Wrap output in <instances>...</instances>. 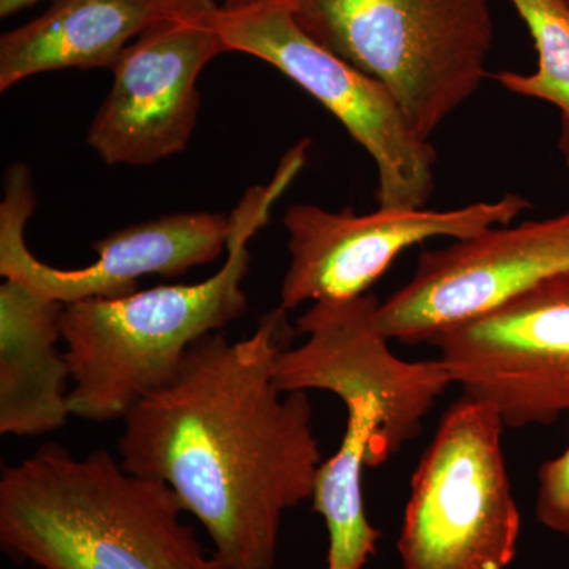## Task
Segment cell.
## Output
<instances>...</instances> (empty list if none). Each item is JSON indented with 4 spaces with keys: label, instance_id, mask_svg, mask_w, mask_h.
I'll return each instance as SVG.
<instances>
[{
    "label": "cell",
    "instance_id": "6da1fadb",
    "mask_svg": "<svg viewBox=\"0 0 569 569\" xmlns=\"http://www.w3.org/2000/svg\"><path fill=\"white\" fill-rule=\"evenodd\" d=\"M284 313L238 342L201 337L123 419V470L170 486L223 569H276L284 512L312 500L323 463L309 395L276 387Z\"/></svg>",
    "mask_w": 569,
    "mask_h": 569
},
{
    "label": "cell",
    "instance_id": "7a4b0ae2",
    "mask_svg": "<svg viewBox=\"0 0 569 569\" xmlns=\"http://www.w3.org/2000/svg\"><path fill=\"white\" fill-rule=\"evenodd\" d=\"M183 512L170 486L102 449L44 445L0 478V545L39 569H223Z\"/></svg>",
    "mask_w": 569,
    "mask_h": 569
},
{
    "label": "cell",
    "instance_id": "3957f363",
    "mask_svg": "<svg viewBox=\"0 0 569 569\" xmlns=\"http://www.w3.org/2000/svg\"><path fill=\"white\" fill-rule=\"evenodd\" d=\"M302 164L284 157L269 186L253 187L231 217L227 260L208 280L162 284L119 299H84L63 307L62 342L69 362V408L93 422L126 419L132 408L170 385L187 351L247 309L242 282L249 242Z\"/></svg>",
    "mask_w": 569,
    "mask_h": 569
},
{
    "label": "cell",
    "instance_id": "277c9868",
    "mask_svg": "<svg viewBox=\"0 0 569 569\" xmlns=\"http://www.w3.org/2000/svg\"><path fill=\"white\" fill-rule=\"evenodd\" d=\"M296 21L383 82L429 141L478 91L492 50L490 0H288Z\"/></svg>",
    "mask_w": 569,
    "mask_h": 569
},
{
    "label": "cell",
    "instance_id": "5b68a950",
    "mask_svg": "<svg viewBox=\"0 0 569 569\" xmlns=\"http://www.w3.org/2000/svg\"><path fill=\"white\" fill-rule=\"evenodd\" d=\"M505 425L489 403L462 396L438 426L411 478L397 539L403 569H507L518 552L520 512Z\"/></svg>",
    "mask_w": 569,
    "mask_h": 569
},
{
    "label": "cell",
    "instance_id": "8992f818",
    "mask_svg": "<svg viewBox=\"0 0 569 569\" xmlns=\"http://www.w3.org/2000/svg\"><path fill=\"white\" fill-rule=\"evenodd\" d=\"M211 20L227 52L253 56L282 71L372 157L378 208H426L436 190V149L415 132L383 82L312 39L288 0H261L239 9L219 6Z\"/></svg>",
    "mask_w": 569,
    "mask_h": 569
},
{
    "label": "cell",
    "instance_id": "52a82bcc",
    "mask_svg": "<svg viewBox=\"0 0 569 569\" xmlns=\"http://www.w3.org/2000/svg\"><path fill=\"white\" fill-rule=\"evenodd\" d=\"M452 385L505 427L550 425L569 411V272L432 340Z\"/></svg>",
    "mask_w": 569,
    "mask_h": 569
},
{
    "label": "cell",
    "instance_id": "ba28073f",
    "mask_svg": "<svg viewBox=\"0 0 569 569\" xmlns=\"http://www.w3.org/2000/svg\"><path fill=\"white\" fill-rule=\"evenodd\" d=\"M527 198L508 193L451 211L378 208L370 213L331 212L316 204H293L283 216L291 261L280 290L288 312L305 302L343 301L369 295L397 257L429 239L473 238L507 227L530 209Z\"/></svg>",
    "mask_w": 569,
    "mask_h": 569
},
{
    "label": "cell",
    "instance_id": "9c48e42d",
    "mask_svg": "<svg viewBox=\"0 0 569 569\" xmlns=\"http://www.w3.org/2000/svg\"><path fill=\"white\" fill-rule=\"evenodd\" d=\"M569 272V211L546 220L489 228L419 254L410 282L381 302L389 340L432 342L452 326L489 312Z\"/></svg>",
    "mask_w": 569,
    "mask_h": 569
},
{
    "label": "cell",
    "instance_id": "30bf717a",
    "mask_svg": "<svg viewBox=\"0 0 569 569\" xmlns=\"http://www.w3.org/2000/svg\"><path fill=\"white\" fill-rule=\"evenodd\" d=\"M36 208L32 176L17 163L6 176L0 204V276L20 280L52 301L71 305L84 299H119L137 293L141 277H179L212 263L227 252L231 217L219 212H181L159 217L93 244L96 263L59 269L41 263L28 249L24 228Z\"/></svg>",
    "mask_w": 569,
    "mask_h": 569
},
{
    "label": "cell",
    "instance_id": "8fae6325",
    "mask_svg": "<svg viewBox=\"0 0 569 569\" xmlns=\"http://www.w3.org/2000/svg\"><path fill=\"white\" fill-rule=\"evenodd\" d=\"M216 7L160 22L123 51L88 133L104 163L146 167L186 151L200 111L198 78L227 52Z\"/></svg>",
    "mask_w": 569,
    "mask_h": 569
},
{
    "label": "cell",
    "instance_id": "7c38bea8",
    "mask_svg": "<svg viewBox=\"0 0 569 569\" xmlns=\"http://www.w3.org/2000/svg\"><path fill=\"white\" fill-rule=\"evenodd\" d=\"M381 302L373 295L343 301L313 302L296 320L298 348L277 358L280 391H328L337 397L366 392L387 400L411 438L421 433L422 419L452 385L440 359L403 361L389 348L378 323Z\"/></svg>",
    "mask_w": 569,
    "mask_h": 569
},
{
    "label": "cell",
    "instance_id": "4fadbf2b",
    "mask_svg": "<svg viewBox=\"0 0 569 569\" xmlns=\"http://www.w3.org/2000/svg\"><path fill=\"white\" fill-rule=\"evenodd\" d=\"M216 6V0H52L43 14L0 39V91L44 71L112 70L153 26Z\"/></svg>",
    "mask_w": 569,
    "mask_h": 569
},
{
    "label": "cell",
    "instance_id": "5bb4252c",
    "mask_svg": "<svg viewBox=\"0 0 569 569\" xmlns=\"http://www.w3.org/2000/svg\"><path fill=\"white\" fill-rule=\"evenodd\" d=\"M62 302L20 282L0 287V433L37 437L70 417L69 362L59 350Z\"/></svg>",
    "mask_w": 569,
    "mask_h": 569
},
{
    "label": "cell",
    "instance_id": "9a60e30c",
    "mask_svg": "<svg viewBox=\"0 0 569 569\" xmlns=\"http://www.w3.org/2000/svg\"><path fill=\"white\" fill-rule=\"evenodd\" d=\"M526 22L538 69L535 73L498 71L493 80L507 91L559 108V149L569 171V0H509Z\"/></svg>",
    "mask_w": 569,
    "mask_h": 569
},
{
    "label": "cell",
    "instance_id": "2e32d148",
    "mask_svg": "<svg viewBox=\"0 0 569 569\" xmlns=\"http://www.w3.org/2000/svg\"><path fill=\"white\" fill-rule=\"evenodd\" d=\"M537 519L569 538V447L538 470Z\"/></svg>",
    "mask_w": 569,
    "mask_h": 569
},
{
    "label": "cell",
    "instance_id": "e0dca14e",
    "mask_svg": "<svg viewBox=\"0 0 569 569\" xmlns=\"http://www.w3.org/2000/svg\"><path fill=\"white\" fill-rule=\"evenodd\" d=\"M37 2H40V0H0V17H11L18 11L36 6Z\"/></svg>",
    "mask_w": 569,
    "mask_h": 569
},
{
    "label": "cell",
    "instance_id": "ac0fdd59",
    "mask_svg": "<svg viewBox=\"0 0 569 569\" xmlns=\"http://www.w3.org/2000/svg\"><path fill=\"white\" fill-rule=\"evenodd\" d=\"M220 2H222L220 7H224V9H239V7L253 6V3L261 2V0H220Z\"/></svg>",
    "mask_w": 569,
    "mask_h": 569
}]
</instances>
